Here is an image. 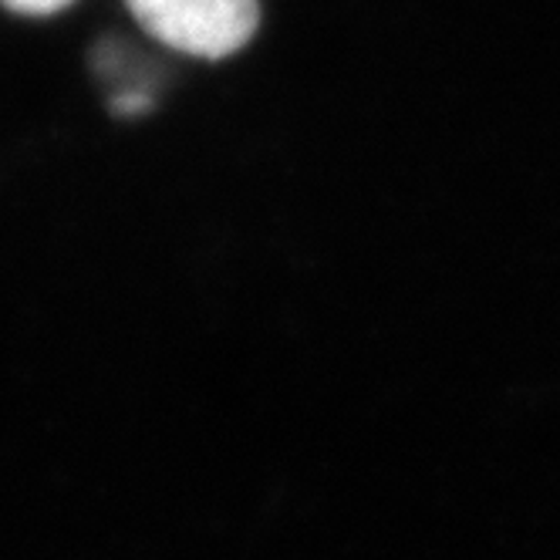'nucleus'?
Wrapping results in <instances>:
<instances>
[{"mask_svg":"<svg viewBox=\"0 0 560 560\" xmlns=\"http://www.w3.org/2000/svg\"><path fill=\"white\" fill-rule=\"evenodd\" d=\"M11 14H24V18H51L65 8H71L74 0H0Z\"/></svg>","mask_w":560,"mask_h":560,"instance_id":"f03ea898","label":"nucleus"},{"mask_svg":"<svg viewBox=\"0 0 560 560\" xmlns=\"http://www.w3.org/2000/svg\"><path fill=\"white\" fill-rule=\"evenodd\" d=\"M126 8L159 45L192 58H230L260 24L257 0H126Z\"/></svg>","mask_w":560,"mask_h":560,"instance_id":"f257e3e1","label":"nucleus"}]
</instances>
